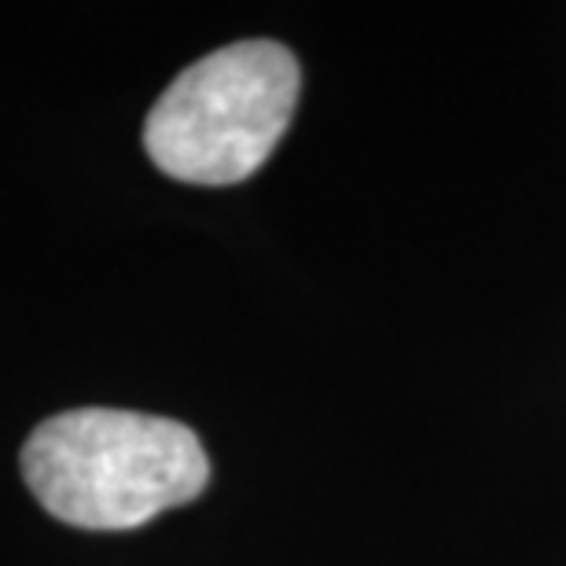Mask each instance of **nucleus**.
Listing matches in <instances>:
<instances>
[{
    "mask_svg": "<svg viewBox=\"0 0 566 566\" xmlns=\"http://www.w3.org/2000/svg\"><path fill=\"white\" fill-rule=\"evenodd\" d=\"M22 479L52 518L77 530H137L191 504L210 482L196 430L129 409H71L33 427Z\"/></svg>",
    "mask_w": 566,
    "mask_h": 566,
    "instance_id": "obj_1",
    "label": "nucleus"
},
{
    "mask_svg": "<svg viewBox=\"0 0 566 566\" xmlns=\"http://www.w3.org/2000/svg\"><path fill=\"white\" fill-rule=\"evenodd\" d=\"M302 71L280 41H235L180 71L144 122L166 177L224 188L262 169L298 107Z\"/></svg>",
    "mask_w": 566,
    "mask_h": 566,
    "instance_id": "obj_2",
    "label": "nucleus"
}]
</instances>
